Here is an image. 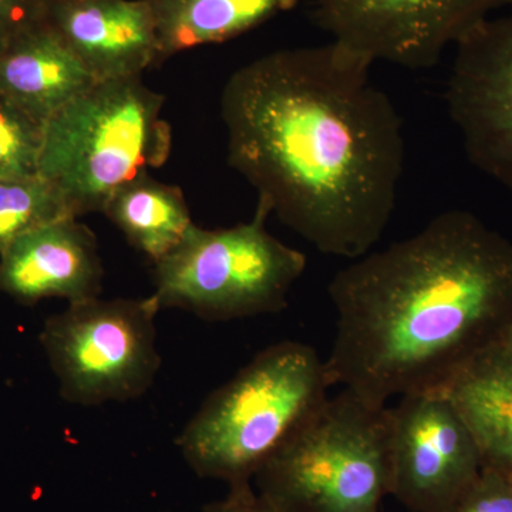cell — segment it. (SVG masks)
<instances>
[{"label":"cell","instance_id":"7402d4cb","mask_svg":"<svg viewBox=\"0 0 512 512\" xmlns=\"http://www.w3.org/2000/svg\"><path fill=\"white\" fill-rule=\"evenodd\" d=\"M501 343H503L504 346H507L508 349L512 350V322L510 323V326H508V329L505 330Z\"/></svg>","mask_w":512,"mask_h":512},{"label":"cell","instance_id":"5b68a950","mask_svg":"<svg viewBox=\"0 0 512 512\" xmlns=\"http://www.w3.org/2000/svg\"><path fill=\"white\" fill-rule=\"evenodd\" d=\"M256 493L281 512H380L389 494V414L343 390L266 460Z\"/></svg>","mask_w":512,"mask_h":512},{"label":"cell","instance_id":"d6986e66","mask_svg":"<svg viewBox=\"0 0 512 512\" xmlns=\"http://www.w3.org/2000/svg\"><path fill=\"white\" fill-rule=\"evenodd\" d=\"M451 512H512V476L483 467L476 483Z\"/></svg>","mask_w":512,"mask_h":512},{"label":"cell","instance_id":"6da1fadb","mask_svg":"<svg viewBox=\"0 0 512 512\" xmlns=\"http://www.w3.org/2000/svg\"><path fill=\"white\" fill-rule=\"evenodd\" d=\"M372 64L335 40L276 50L221 96L228 164L282 224L353 261L383 237L404 167L402 119Z\"/></svg>","mask_w":512,"mask_h":512},{"label":"cell","instance_id":"52a82bcc","mask_svg":"<svg viewBox=\"0 0 512 512\" xmlns=\"http://www.w3.org/2000/svg\"><path fill=\"white\" fill-rule=\"evenodd\" d=\"M153 295L94 298L50 316L39 342L59 382L60 396L77 406L137 399L161 367Z\"/></svg>","mask_w":512,"mask_h":512},{"label":"cell","instance_id":"9a60e30c","mask_svg":"<svg viewBox=\"0 0 512 512\" xmlns=\"http://www.w3.org/2000/svg\"><path fill=\"white\" fill-rule=\"evenodd\" d=\"M160 63L194 47L227 42L288 12L298 0H148Z\"/></svg>","mask_w":512,"mask_h":512},{"label":"cell","instance_id":"9c48e42d","mask_svg":"<svg viewBox=\"0 0 512 512\" xmlns=\"http://www.w3.org/2000/svg\"><path fill=\"white\" fill-rule=\"evenodd\" d=\"M512 0H315L312 20L353 52L420 70Z\"/></svg>","mask_w":512,"mask_h":512},{"label":"cell","instance_id":"ffe728a7","mask_svg":"<svg viewBox=\"0 0 512 512\" xmlns=\"http://www.w3.org/2000/svg\"><path fill=\"white\" fill-rule=\"evenodd\" d=\"M42 0H0V45L40 18Z\"/></svg>","mask_w":512,"mask_h":512},{"label":"cell","instance_id":"7c38bea8","mask_svg":"<svg viewBox=\"0 0 512 512\" xmlns=\"http://www.w3.org/2000/svg\"><path fill=\"white\" fill-rule=\"evenodd\" d=\"M103 275L96 235L76 217L32 229L0 252V292L22 305L99 298Z\"/></svg>","mask_w":512,"mask_h":512},{"label":"cell","instance_id":"277c9868","mask_svg":"<svg viewBox=\"0 0 512 512\" xmlns=\"http://www.w3.org/2000/svg\"><path fill=\"white\" fill-rule=\"evenodd\" d=\"M164 101L141 77L104 80L46 121L39 175L73 217L103 212L121 185L167 163L173 131Z\"/></svg>","mask_w":512,"mask_h":512},{"label":"cell","instance_id":"4fadbf2b","mask_svg":"<svg viewBox=\"0 0 512 512\" xmlns=\"http://www.w3.org/2000/svg\"><path fill=\"white\" fill-rule=\"evenodd\" d=\"M94 83L89 70L42 18L0 45V96L43 123Z\"/></svg>","mask_w":512,"mask_h":512},{"label":"cell","instance_id":"ba28073f","mask_svg":"<svg viewBox=\"0 0 512 512\" xmlns=\"http://www.w3.org/2000/svg\"><path fill=\"white\" fill-rule=\"evenodd\" d=\"M389 414V494L413 512H451L476 483L483 458L444 392L400 397Z\"/></svg>","mask_w":512,"mask_h":512},{"label":"cell","instance_id":"8fae6325","mask_svg":"<svg viewBox=\"0 0 512 512\" xmlns=\"http://www.w3.org/2000/svg\"><path fill=\"white\" fill-rule=\"evenodd\" d=\"M40 18L96 82L141 77L160 64L148 0H42Z\"/></svg>","mask_w":512,"mask_h":512},{"label":"cell","instance_id":"ac0fdd59","mask_svg":"<svg viewBox=\"0 0 512 512\" xmlns=\"http://www.w3.org/2000/svg\"><path fill=\"white\" fill-rule=\"evenodd\" d=\"M45 124L0 96V180L39 175Z\"/></svg>","mask_w":512,"mask_h":512},{"label":"cell","instance_id":"2e32d148","mask_svg":"<svg viewBox=\"0 0 512 512\" xmlns=\"http://www.w3.org/2000/svg\"><path fill=\"white\" fill-rule=\"evenodd\" d=\"M103 214L153 264L170 255L194 224L183 191L160 183L150 173L121 185Z\"/></svg>","mask_w":512,"mask_h":512},{"label":"cell","instance_id":"3957f363","mask_svg":"<svg viewBox=\"0 0 512 512\" xmlns=\"http://www.w3.org/2000/svg\"><path fill=\"white\" fill-rule=\"evenodd\" d=\"M325 360L301 342L269 346L207 397L177 439L192 471L251 483L266 460L328 399Z\"/></svg>","mask_w":512,"mask_h":512},{"label":"cell","instance_id":"30bf717a","mask_svg":"<svg viewBox=\"0 0 512 512\" xmlns=\"http://www.w3.org/2000/svg\"><path fill=\"white\" fill-rule=\"evenodd\" d=\"M446 99L468 161L512 195V8L457 40Z\"/></svg>","mask_w":512,"mask_h":512},{"label":"cell","instance_id":"44dd1931","mask_svg":"<svg viewBox=\"0 0 512 512\" xmlns=\"http://www.w3.org/2000/svg\"><path fill=\"white\" fill-rule=\"evenodd\" d=\"M204 512H281L266 503L251 483L231 485L227 497L208 504Z\"/></svg>","mask_w":512,"mask_h":512},{"label":"cell","instance_id":"5bb4252c","mask_svg":"<svg viewBox=\"0 0 512 512\" xmlns=\"http://www.w3.org/2000/svg\"><path fill=\"white\" fill-rule=\"evenodd\" d=\"M443 392L473 433L483 467L512 476V350H485Z\"/></svg>","mask_w":512,"mask_h":512},{"label":"cell","instance_id":"e0dca14e","mask_svg":"<svg viewBox=\"0 0 512 512\" xmlns=\"http://www.w3.org/2000/svg\"><path fill=\"white\" fill-rule=\"evenodd\" d=\"M64 217L72 212L40 175L0 180V252L20 235Z\"/></svg>","mask_w":512,"mask_h":512},{"label":"cell","instance_id":"7a4b0ae2","mask_svg":"<svg viewBox=\"0 0 512 512\" xmlns=\"http://www.w3.org/2000/svg\"><path fill=\"white\" fill-rule=\"evenodd\" d=\"M326 369L360 400L443 392L512 322V242L463 210L333 276Z\"/></svg>","mask_w":512,"mask_h":512},{"label":"cell","instance_id":"8992f818","mask_svg":"<svg viewBox=\"0 0 512 512\" xmlns=\"http://www.w3.org/2000/svg\"><path fill=\"white\" fill-rule=\"evenodd\" d=\"M271 214L258 200L249 222L221 229L192 224L180 245L154 264L160 311L183 309L215 322L284 311L306 256L266 231Z\"/></svg>","mask_w":512,"mask_h":512}]
</instances>
